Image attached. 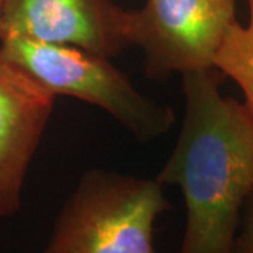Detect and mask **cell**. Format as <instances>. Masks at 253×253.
Instances as JSON below:
<instances>
[{
  "instance_id": "obj_1",
  "label": "cell",
  "mask_w": 253,
  "mask_h": 253,
  "mask_svg": "<svg viewBox=\"0 0 253 253\" xmlns=\"http://www.w3.org/2000/svg\"><path fill=\"white\" fill-rule=\"evenodd\" d=\"M215 68L181 75L184 116L177 142L159 172L186 204L176 253H235L245 206L253 194V113L224 96Z\"/></svg>"
},
{
  "instance_id": "obj_2",
  "label": "cell",
  "mask_w": 253,
  "mask_h": 253,
  "mask_svg": "<svg viewBox=\"0 0 253 253\" xmlns=\"http://www.w3.org/2000/svg\"><path fill=\"white\" fill-rule=\"evenodd\" d=\"M169 207L156 179L91 169L65 201L42 253H156L155 221Z\"/></svg>"
},
{
  "instance_id": "obj_3",
  "label": "cell",
  "mask_w": 253,
  "mask_h": 253,
  "mask_svg": "<svg viewBox=\"0 0 253 253\" xmlns=\"http://www.w3.org/2000/svg\"><path fill=\"white\" fill-rule=\"evenodd\" d=\"M0 59L21 68L55 97L71 96L103 109L141 141L166 134L174 123L169 106L136 90L109 58L76 46L1 37Z\"/></svg>"
},
{
  "instance_id": "obj_4",
  "label": "cell",
  "mask_w": 253,
  "mask_h": 253,
  "mask_svg": "<svg viewBox=\"0 0 253 253\" xmlns=\"http://www.w3.org/2000/svg\"><path fill=\"white\" fill-rule=\"evenodd\" d=\"M238 0H146L126 10V38L138 45L149 78L214 68L226 31L238 21Z\"/></svg>"
},
{
  "instance_id": "obj_5",
  "label": "cell",
  "mask_w": 253,
  "mask_h": 253,
  "mask_svg": "<svg viewBox=\"0 0 253 253\" xmlns=\"http://www.w3.org/2000/svg\"><path fill=\"white\" fill-rule=\"evenodd\" d=\"M1 37L76 46L104 58L129 46L126 10L114 0H3Z\"/></svg>"
},
{
  "instance_id": "obj_6",
  "label": "cell",
  "mask_w": 253,
  "mask_h": 253,
  "mask_svg": "<svg viewBox=\"0 0 253 253\" xmlns=\"http://www.w3.org/2000/svg\"><path fill=\"white\" fill-rule=\"evenodd\" d=\"M55 96L13 63L0 59V218L16 214L21 189Z\"/></svg>"
},
{
  "instance_id": "obj_7",
  "label": "cell",
  "mask_w": 253,
  "mask_h": 253,
  "mask_svg": "<svg viewBox=\"0 0 253 253\" xmlns=\"http://www.w3.org/2000/svg\"><path fill=\"white\" fill-rule=\"evenodd\" d=\"M246 24L235 21L226 31L214 58V68L239 86L253 113V0H248Z\"/></svg>"
},
{
  "instance_id": "obj_8",
  "label": "cell",
  "mask_w": 253,
  "mask_h": 253,
  "mask_svg": "<svg viewBox=\"0 0 253 253\" xmlns=\"http://www.w3.org/2000/svg\"><path fill=\"white\" fill-rule=\"evenodd\" d=\"M235 253H253V194L245 206L235 241Z\"/></svg>"
},
{
  "instance_id": "obj_9",
  "label": "cell",
  "mask_w": 253,
  "mask_h": 253,
  "mask_svg": "<svg viewBox=\"0 0 253 253\" xmlns=\"http://www.w3.org/2000/svg\"><path fill=\"white\" fill-rule=\"evenodd\" d=\"M1 4H3V0H0V14H1Z\"/></svg>"
}]
</instances>
